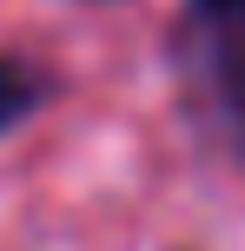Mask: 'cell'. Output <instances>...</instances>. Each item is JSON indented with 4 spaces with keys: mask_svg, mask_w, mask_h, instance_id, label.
<instances>
[{
    "mask_svg": "<svg viewBox=\"0 0 245 251\" xmlns=\"http://www.w3.org/2000/svg\"><path fill=\"white\" fill-rule=\"evenodd\" d=\"M192 33L206 47L212 73L245 79V0H192Z\"/></svg>",
    "mask_w": 245,
    "mask_h": 251,
    "instance_id": "1",
    "label": "cell"
},
{
    "mask_svg": "<svg viewBox=\"0 0 245 251\" xmlns=\"http://www.w3.org/2000/svg\"><path fill=\"white\" fill-rule=\"evenodd\" d=\"M33 106H40V79L27 73L20 60H0V132H7V126H20Z\"/></svg>",
    "mask_w": 245,
    "mask_h": 251,
    "instance_id": "2",
    "label": "cell"
}]
</instances>
